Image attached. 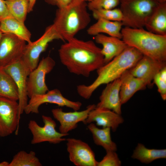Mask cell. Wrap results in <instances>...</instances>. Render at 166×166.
Returning <instances> with one entry per match:
<instances>
[{
    "mask_svg": "<svg viewBox=\"0 0 166 166\" xmlns=\"http://www.w3.org/2000/svg\"><path fill=\"white\" fill-rule=\"evenodd\" d=\"M61 63L71 73L88 77L105 64L101 49L92 40L75 37L62 45L58 49Z\"/></svg>",
    "mask_w": 166,
    "mask_h": 166,
    "instance_id": "cell-1",
    "label": "cell"
},
{
    "mask_svg": "<svg viewBox=\"0 0 166 166\" xmlns=\"http://www.w3.org/2000/svg\"><path fill=\"white\" fill-rule=\"evenodd\" d=\"M143 56L137 49L128 46L121 53L97 70V77L90 85H77L78 94L85 99H89L100 86L119 78L125 71L133 66Z\"/></svg>",
    "mask_w": 166,
    "mask_h": 166,
    "instance_id": "cell-2",
    "label": "cell"
},
{
    "mask_svg": "<svg viewBox=\"0 0 166 166\" xmlns=\"http://www.w3.org/2000/svg\"><path fill=\"white\" fill-rule=\"evenodd\" d=\"M87 9L86 2L81 0H72L66 6L58 8L52 25L61 40L72 39L87 27L91 21Z\"/></svg>",
    "mask_w": 166,
    "mask_h": 166,
    "instance_id": "cell-3",
    "label": "cell"
},
{
    "mask_svg": "<svg viewBox=\"0 0 166 166\" xmlns=\"http://www.w3.org/2000/svg\"><path fill=\"white\" fill-rule=\"evenodd\" d=\"M122 40L143 55L153 59L166 61V35L153 33L144 28L124 26L121 30Z\"/></svg>",
    "mask_w": 166,
    "mask_h": 166,
    "instance_id": "cell-4",
    "label": "cell"
},
{
    "mask_svg": "<svg viewBox=\"0 0 166 166\" xmlns=\"http://www.w3.org/2000/svg\"><path fill=\"white\" fill-rule=\"evenodd\" d=\"M159 2L156 0H121L123 26L133 28L144 27Z\"/></svg>",
    "mask_w": 166,
    "mask_h": 166,
    "instance_id": "cell-5",
    "label": "cell"
},
{
    "mask_svg": "<svg viewBox=\"0 0 166 166\" xmlns=\"http://www.w3.org/2000/svg\"><path fill=\"white\" fill-rule=\"evenodd\" d=\"M55 39L61 38L52 24L46 28L39 39L26 45L22 60L31 71L37 66L41 53L45 50L49 43Z\"/></svg>",
    "mask_w": 166,
    "mask_h": 166,
    "instance_id": "cell-6",
    "label": "cell"
},
{
    "mask_svg": "<svg viewBox=\"0 0 166 166\" xmlns=\"http://www.w3.org/2000/svg\"><path fill=\"white\" fill-rule=\"evenodd\" d=\"M43 127L39 126L34 120H30L28 128L32 135L31 144H36L45 142L57 144L66 140L63 137L69 134L62 133L55 129V121L49 116L42 115Z\"/></svg>",
    "mask_w": 166,
    "mask_h": 166,
    "instance_id": "cell-7",
    "label": "cell"
},
{
    "mask_svg": "<svg viewBox=\"0 0 166 166\" xmlns=\"http://www.w3.org/2000/svg\"><path fill=\"white\" fill-rule=\"evenodd\" d=\"M54 60L48 56L43 57L34 70L31 71L27 80L28 97L43 94L49 90L45 83V77L55 65Z\"/></svg>",
    "mask_w": 166,
    "mask_h": 166,
    "instance_id": "cell-8",
    "label": "cell"
},
{
    "mask_svg": "<svg viewBox=\"0 0 166 166\" xmlns=\"http://www.w3.org/2000/svg\"><path fill=\"white\" fill-rule=\"evenodd\" d=\"M30 98L24 110L26 114L38 113L39 106L45 103L66 107L74 111H78L82 106L81 102L70 101L64 97L61 91L57 89L49 90L43 94L33 96Z\"/></svg>",
    "mask_w": 166,
    "mask_h": 166,
    "instance_id": "cell-9",
    "label": "cell"
},
{
    "mask_svg": "<svg viewBox=\"0 0 166 166\" xmlns=\"http://www.w3.org/2000/svg\"><path fill=\"white\" fill-rule=\"evenodd\" d=\"M26 42L11 34L3 33L0 41V68L22 59Z\"/></svg>",
    "mask_w": 166,
    "mask_h": 166,
    "instance_id": "cell-10",
    "label": "cell"
},
{
    "mask_svg": "<svg viewBox=\"0 0 166 166\" xmlns=\"http://www.w3.org/2000/svg\"><path fill=\"white\" fill-rule=\"evenodd\" d=\"M2 68L12 77L17 86L18 92V115L20 120L28 103L27 80L31 71L22 59Z\"/></svg>",
    "mask_w": 166,
    "mask_h": 166,
    "instance_id": "cell-11",
    "label": "cell"
},
{
    "mask_svg": "<svg viewBox=\"0 0 166 166\" xmlns=\"http://www.w3.org/2000/svg\"><path fill=\"white\" fill-rule=\"evenodd\" d=\"M17 101L0 96V136L18 133L19 120Z\"/></svg>",
    "mask_w": 166,
    "mask_h": 166,
    "instance_id": "cell-12",
    "label": "cell"
},
{
    "mask_svg": "<svg viewBox=\"0 0 166 166\" xmlns=\"http://www.w3.org/2000/svg\"><path fill=\"white\" fill-rule=\"evenodd\" d=\"M66 140L69 160L75 165L97 166L95 154L88 144L74 138H68Z\"/></svg>",
    "mask_w": 166,
    "mask_h": 166,
    "instance_id": "cell-13",
    "label": "cell"
},
{
    "mask_svg": "<svg viewBox=\"0 0 166 166\" xmlns=\"http://www.w3.org/2000/svg\"><path fill=\"white\" fill-rule=\"evenodd\" d=\"M96 107L94 104L90 105L84 110L69 112H65L61 108H57L53 109L51 112L53 117L60 124V132L69 134V132L77 127L79 122H82L83 123L90 112Z\"/></svg>",
    "mask_w": 166,
    "mask_h": 166,
    "instance_id": "cell-14",
    "label": "cell"
},
{
    "mask_svg": "<svg viewBox=\"0 0 166 166\" xmlns=\"http://www.w3.org/2000/svg\"><path fill=\"white\" fill-rule=\"evenodd\" d=\"M165 66L166 61L157 60L143 55L129 70L132 75L142 80L148 85L151 83L155 75Z\"/></svg>",
    "mask_w": 166,
    "mask_h": 166,
    "instance_id": "cell-15",
    "label": "cell"
},
{
    "mask_svg": "<svg viewBox=\"0 0 166 166\" xmlns=\"http://www.w3.org/2000/svg\"><path fill=\"white\" fill-rule=\"evenodd\" d=\"M124 121L121 114L109 109L96 107L90 112L83 123L86 124L95 122L98 126L109 127L115 132Z\"/></svg>",
    "mask_w": 166,
    "mask_h": 166,
    "instance_id": "cell-16",
    "label": "cell"
},
{
    "mask_svg": "<svg viewBox=\"0 0 166 166\" xmlns=\"http://www.w3.org/2000/svg\"><path fill=\"white\" fill-rule=\"evenodd\" d=\"M121 85L120 78L107 84L96 107L109 109L121 114L122 105L120 97Z\"/></svg>",
    "mask_w": 166,
    "mask_h": 166,
    "instance_id": "cell-17",
    "label": "cell"
},
{
    "mask_svg": "<svg viewBox=\"0 0 166 166\" xmlns=\"http://www.w3.org/2000/svg\"><path fill=\"white\" fill-rule=\"evenodd\" d=\"M96 42L102 45L105 64L123 52L128 46L121 39L100 34L95 36Z\"/></svg>",
    "mask_w": 166,
    "mask_h": 166,
    "instance_id": "cell-18",
    "label": "cell"
},
{
    "mask_svg": "<svg viewBox=\"0 0 166 166\" xmlns=\"http://www.w3.org/2000/svg\"><path fill=\"white\" fill-rule=\"evenodd\" d=\"M120 78V97L122 105L127 102L135 93L145 89L147 85L143 80L132 75L129 69L125 71Z\"/></svg>",
    "mask_w": 166,
    "mask_h": 166,
    "instance_id": "cell-19",
    "label": "cell"
},
{
    "mask_svg": "<svg viewBox=\"0 0 166 166\" xmlns=\"http://www.w3.org/2000/svg\"><path fill=\"white\" fill-rule=\"evenodd\" d=\"M144 27L153 33L166 35V2L159 3L147 21Z\"/></svg>",
    "mask_w": 166,
    "mask_h": 166,
    "instance_id": "cell-20",
    "label": "cell"
},
{
    "mask_svg": "<svg viewBox=\"0 0 166 166\" xmlns=\"http://www.w3.org/2000/svg\"><path fill=\"white\" fill-rule=\"evenodd\" d=\"M97 22L87 30V34L95 36L105 33L109 36L122 39L121 30L123 26L122 22L113 21L103 18L98 19Z\"/></svg>",
    "mask_w": 166,
    "mask_h": 166,
    "instance_id": "cell-21",
    "label": "cell"
},
{
    "mask_svg": "<svg viewBox=\"0 0 166 166\" xmlns=\"http://www.w3.org/2000/svg\"><path fill=\"white\" fill-rule=\"evenodd\" d=\"M0 30L2 33L13 34L28 43L31 42V34L24 23L19 22L12 16L6 18L1 22Z\"/></svg>",
    "mask_w": 166,
    "mask_h": 166,
    "instance_id": "cell-22",
    "label": "cell"
},
{
    "mask_svg": "<svg viewBox=\"0 0 166 166\" xmlns=\"http://www.w3.org/2000/svg\"><path fill=\"white\" fill-rule=\"evenodd\" d=\"M87 128L91 133L94 143L102 147L106 151L117 149L116 144L112 140L111 128L109 127L100 128L93 123L88 124Z\"/></svg>",
    "mask_w": 166,
    "mask_h": 166,
    "instance_id": "cell-23",
    "label": "cell"
},
{
    "mask_svg": "<svg viewBox=\"0 0 166 166\" xmlns=\"http://www.w3.org/2000/svg\"><path fill=\"white\" fill-rule=\"evenodd\" d=\"M131 157L142 163L148 164L158 159L166 158V149H149L143 144L138 143Z\"/></svg>",
    "mask_w": 166,
    "mask_h": 166,
    "instance_id": "cell-24",
    "label": "cell"
},
{
    "mask_svg": "<svg viewBox=\"0 0 166 166\" xmlns=\"http://www.w3.org/2000/svg\"><path fill=\"white\" fill-rule=\"evenodd\" d=\"M0 96L16 101L18 100L17 86L12 77L0 68Z\"/></svg>",
    "mask_w": 166,
    "mask_h": 166,
    "instance_id": "cell-25",
    "label": "cell"
},
{
    "mask_svg": "<svg viewBox=\"0 0 166 166\" xmlns=\"http://www.w3.org/2000/svg\"><path fill=\"white\" fill-rule=\"evenodd\" d=\"M5 2L11 16L24 23L28 13V0H5Z\"/></svg>",
    "mask_w": 166,
    "mask_h": 166,
    "instance_id": "cell-26",
    "label": "cell"
},
{
    "mask_svg": "<svg viewBox=\"0 0 166 166\" xmlns=\"http://www.w3.org/2000/svg\"><path fill=\"white\" fill-rule=\"evenodd\" d=\"M36 153L33 151L28 153L22 150L18 152L13 157L8 166H42Z\"/></svg>",
    "mask_w": 166,
    "mask_h": 166,
    "instance_id": "cell-27",
    "label": "cell"
},
{
    "mask_svg": "<svg viewBox=\"0 0 166 166\" xmlns=\"http://www.w3.org/2000/svg\"><path fill=\"white\" fill-rule=\"evenodd\" d=\"M92 12L93 17L96 20L103 18L113 21L122 22L123 20V14L120 8L101 9L95 10Z\"/></svg>",
    "mask_w": 166,
    "mask_h": 166,
    "instance_id": "cell-28",
    "label": "cell"
},
{
    "mask_svg": "<svg viewBox=\"0 0 166 166\" xmlns=\"http://www.w3.org/2000/svg\"><path fill=\"white\" fill-rule=\"evenodd\" d=\"M121 0H93L87 4L88 8L92 11L101 9H111L120 3Z\"/></svg>",
    "mask_w": 166,
    "mask_h": 166,
    "instance_id": "cell-29",
    "label": "cell"
},
{
    "mask_svg": "<svg viewBox=\"0 0 166 166\" xmlns=\"http://www.w3.org/2000/svg\"><path fill=\"white\" fill-rule=\"evenodd\" d=\"M154 83L158 88V90L164 100H166V66L162 68L154 77Z\"/></svg>",
    "mask_w": 166,
    "mask_h": 166,
    "instance_id": "cell-30",
    "label": "cell"
},
{
    "mask_svg": "<svg viewBox=\"0 0 166 166\" xmlns=\"http://www.w3.org/2000/svg\"><path fill=\"white\" fill-rule=\"evenodd\" d=\"M105 156L100 161L98 162L97 166H120L121 162L117 154L115 151H106Z\"/></svg>",
    "mask_w": 166,
    "mask_h": 166,
    "instance_id": "cell-31",
    "label": "cell"
},
{
    "mask_svg": "<svg viewBox=\"0 0 166 166\" xmlns=\"http://www.w3.org/2000/svg\"><path fill=\"white\" fill-rule=\"evenodd\" d=\"M12 16L7 8L4 0H0V22L3 19Z\"/></svg>",
    "mask_w": 166,
    "mask_h": 166,
    "instance_id": "cell-32",
    "label": "cell"
},
{
    "mask_svg": "<svg viewBox=\"0 0 166 166\" xmlns=\"http://www.w3.org/2000/svg\"><path fill=\"white\" fill-rule=\"evenodd\" d=\"M72 0H57V6L58 8L65 7L69 4Z\"/></svg>",
    "mask_w": 166,
    "mask_h": 166,
    "instance_id": "cell-33",
    "label": "cell"
},
{
    "mask_svg": "<svg viewBox=\"0 0 166 166\" xmlns=\"http://www.w3.org/2000/svg\"><path fill=\"white\" fill-rule=\"evenodd\" d=\"M29 1V7L28 13L32 11L36 3L37 0H28Z\"/></svg>",
    "mask_w": 166,
    "mask_h": 166,
    "instance_id": "cell-34",
    "label": "cell"
},
{
    "mask_svg": "<svg viewBox=\"0 0 166 166\" xmlns=\"http://www.w3.org/2000/svg\"><path fill=\"white\" fill-rule=\"evenodd\" d=\"M48 4L52 5L57 6V0H44Z\"/></svg>",
    "mask_w": 166,
    "mask_h": 166,
    "instance_id": "cell-35",
    "label": "cell"
},
{
    "mask_svg": "<svg viewBox=\"0 0 166 166\" xmlns=\"http://www.w3.org/2000/svg\"><path fill=\"white\" fill-rule=\"evenodd\" d=\"M9 163L6 161H3L0 163V166H8Z\"/></svg>",
    "mask_w": 166,
    "mask_h": 166,
    "instance_id": "cell-36",
    "label": "cell"
},
{
    "mask_svg": "<svg viewBox=\"0 0 166 166\" xmlns=\"http://www.w3.org/2000/svg\"><path fill=\"white\" fill-rule=\"evenodd\" d=\"M159 2L161 3L166 2V0H156Z\"/></svg>",
    "mask_w": 166,
    "mask_h": 166,
    "instance_id": "cell-37",
    "label": "cell"
},
{
    "mask_svg": "<svg viewBox=\"0 0 166 166\" xmlns=\"http://www.w3.org/2000/svg\"><path fill=\"white\" fill-rule=\"evenodd\" d=\"M82 1H84V2H86V1H88L89 2H91L93 0H81Z\"/></svg>",
    "mask_w": 166,
    "mask_h": 166,
    "instance_id": "cell-38",
    "label": "cell"
},
{
    "mask_svg": "<svg viewBox=\"0 0 166 166\" xmlns=\"http://www.w3.org/2000/svg\"><path fill=\"white\" fill-rule=\"evenodd\" d=\"M2 32L0 30V41L2 34Z\"/></svg>",
    "mask_w": 166,
    "mask_h": 166,
    "instance_id": "cell-39",
    "label": "cell"
}]
</instances>
